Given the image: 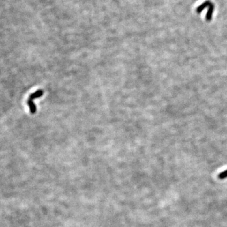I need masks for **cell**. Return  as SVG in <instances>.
Returning <instances> with one entry per match:
<instances>
[{
    "label": "cell",
    "instance_id": "cell-1",
    "mask_svg": "<svg viewBox=\"0 0 227 227\" xmlns=\"http://www.w3.org/2000/svg\"><path fill=\"white\" fill-rule=\"evenodd\" d=\"M214 10H215V5L212 3L211 5L208 7V10L207 13H206V22H211V20H212L213 18V12H214Z\"/></svg>",
    "mask_w": 227,
    "mask_h": 227
},
{
    "label": "cell",
    "instance_id": "cell-4",
    "mask_svg": "<svg viewBox=\"0 0 227 227\" xmlns=\"http://www.w3.org/2000/svg\"><path fill=\"white\" fill-rule=\"evenodd\" d=\"M27 104H28L29 107L30 108V112H31L32 114H35L36 112V106H35V104L33 103V100L29 99Z\"/></svg>",
    "mask_w": 227,
    "mask_h": 227
},
{
    "label": "cell",
    "instance_id": "cell-2",
    "mask_svg": "<svg viewBox=\"0 0 227 227\" xmlns=\"http://www.w3.org/2000/svg\"><path fill=\"white\" fill-rule=\"evenodd\" d=\"M211 3H212V2L210 1V0H207V1H206L205 2L203 3L202 4H201V5H199L198 7L196 8V13H201L205 8L209 7V6L211 5Z\"/></svg>",
    "mask_w": 227,
    "mask_h": 227
},
{
    "label": "cell",
    "instance_id": "cell-3",
    "mask_svg": "<svg viewBox=\"0 0 227 227\" xmlns=\"http://www.w3.org/2000/svg\"><path fill=\"white\" fill-rule=\"evenodd\" d=\"M43 93H44V92H43V91L42 90H37L36 92L30 95V97H29V99L33 100H34L35 99H37V98H39L41 96H42Z\"/></svg>",
    "mask_w": 227,
    "mask_h": 227
}]
</instances>
